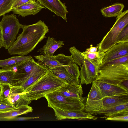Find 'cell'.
<instances>
[{
	"instance_id": "6da1fadb",
	"label": "cell",
	"mask_w": 128,
	"mask_h": 128,
	"mask_svg": "<svg viewBox=\"0 0 128 128\" xmlns=\"http://www.w3.org/2000/svg\"><path fill=\"white\" fill-rule=\"evenodd\" d=\"M22 33L19 34L16 40L8 49L10 55L25 56L32 52L38 44L46 38L49 32L48 27L44 22L40 20L34 24L22 25Z\"/></svg>"
},
{
	"instance_id": "7a4b0ae2",
	"label": "cell",
	"mask_w": 128,
	"mask_h": 128,
	"mask_svg": "<svg viewBox=\"0 0 128 128\" xmlns=\"http://www.w3.org/2000/svg\"><path fill=\"white\" fill-rule=\"evenodd\" d=\"M66 84L50 72L46 73L24 92L25 97L31 101L44 98L46 94L57 90Z\"/></svg>"
},
{
	"instance_id": "3957f363",
	"label": "cell",
	"mask_w": 128,
	"mask_h": 128,
	"mask_svg": "<svg viewBox=\"0 0 128 128\" xmlns=\"http://www.w3.org/2000/svg\"><path fill=\"white\" fill-rule=\"evenodd\" d=\"M95 81L126 87L128 84V63L99 67Z\"/></svg>"
},
{
	"instance_id": "277c9868",
	"label": "cell",
	"mask_w": 128,
	"mask_h": 128,
	"mask_svg": "<svg viewBox=\"0 0 128 128\" xmlns=\"http://www.w3.org/2000/svg\"><path fill=\"white\" fill-rule=\"evenodd\" d=\"M22 24L14 14L4 15L0 22L3 47L8 49L15 41Z\"/></svg>"
},
{
	"instance_id": "5b68a950",
	"label": "cell",
	"mask_w": 128,
	"mask_h": 128,
	"mask_svg": "<svg viewBox=\"0 0 128 128\" xmlns=\"http://www.w3.org/2000/svg\"><path fill=\"white\" fill-rule=\"evenodd\" d=\"M48 106L55 107L64 110L83 111L85 105L83 102L84 98H72L62 95L58 90L45 95Z\"/></svg>"
},
{
	"instance_id": "8992f818",
	"label": "cell",
	"mask_w": 128,
	"mask_h": 128,
	"mask_svg": "<svg viewBox=\"0 0 128 128\" xmlns=\"http://www.w3.org/2000/svg\"><path fill=\"white\" fill-rule=\"evenodd\" d=\"M116 20L110 30L97 45L98 50L104 53L117 43L118 36L122 30L128 25V10L117 16Z\"/></svg>"
},
{
	"instance_id": "52a82bcc",
	"label": "cell",
	"mask_w": 128,
	"mask_h": 128,
	"mask_svg": "<svg viewBox=\"0 0 128 128\" xmlns=\"http://www.w3.org/2000/svg\"><path fill=\"white\" fill-rule=\"evenodd\" d=\"M11 85L20 86L28 78L34 76L45 74L47 70L35 61L33 58L26 60L17 66Z\"/></svg>"
},
{
	"instance_id": "ba28073f",
	"label": "cell",
	"mask_w": 128,
	"mask_h": 128,
	"mask_svg": "<svg viewBox=\"0 0 128 128\" xmlns=\"http://www.w3.org/2000/svg\"><path fill=\"white\" fill-rule=\"evenodd\" d=\"M102 98L100 90L92 82L83 110L91 114H94L104 108L102 104Z\"/></svg>"
},
{
	"instance_id": "9c48e42d",
	"label": "cell",
	"mask_w": 128,
	"mask_h": 128,
	"mask_svg": "<svg viewBox=\"0 0 128 128\" xmlns=\"http://www.w3.org/2000/svg\"><path fill=\"white\" fill-rule=\"evenodd\" d=\"M80 68V77L81 84H90L96 79L98 67L86 58L79 65Z\"/></svg>"
},
{
	"instance_id": "30bf717a",
	"label": "cell",
	"mask_w": 128,
	"mask_h": 128,
	"mask_svg": "<svg viewBox=\"0 0 128 128\" xmlns=\"http://www.w3.org/2000/svg\"><path fill=\"white\" fill-rule=\"evenodd\" d=\"M52 108L54 110L57 120L66 119L96 120L98 118L97 117L84 112L82 110H64L55 107H52Z\"/></svg>"
},
{
	"instance_id": "8fae6325",
	"label": "cell",
	"mask_w": 128,
	"mask_h": 128,
	"mask_svg": "<svg viewBox=\"0 0 128 128\" xmlns=\"http://www.w3.org/2000/svg\"><path fill=\"white\" fill-rule=\"evenodd\" d=\"M128 55V42L117 43L104 53L102 63L100 65Z\"/></svg>"
},
{
	"instance_id": "7c38bea8",
	"label": "cell",
	"mask_w": 128,
	"mask_h": 128,
	"mask_svg": "<svg viewBox=\"0 0 128 128\" xmlns=\"http://www.w3.org/2000/svg\"><path fill=\"white\" fill-rule=\"evenodd\" d=\"M36 0L41 5L67 22L66 16L68 12L65 4L60 0Z\"/></svg>"
},
{
	"instance_id": "4fadbf2b",
	"label": "cell",
	"mask_w": 128,
	"mask_h": 128,
	"mask_svg": "<svg viewBox=\"0 0 128 128\" xmlns=\"http://www.w3.org/2000/svg\"><path fill=\"white\" fill-rule=\"evenodd\" d=\"M10 91L7 100L16 107L24 105H28L31 101L25 97L24 92L21 86H16L10 84Z\"/></svg>"
},
{
	"instance_id": "5bb4252c",
	"label": "cell",
	"mask_w": 128,
	"mask_h": 128,
	"mask_svg": "<svg viewBox=\"0 0 128 128\" xmlns=\"http://www.w3.org/2000/svg\"><path fill=\"white\" fill-rule=\"evenodd\" d=\"M101 91L103 98L108 96L128 94V90L120 85H114L98 82H93Z\"/></svg>"
},
{
	"instance_id": "9a60e30c",
	"label": "cell",
	"mask_w": 128,
	"mask_h": 128,
	"mask_svg": "<svg viewBox=\"0 0 128 128\" xmlns=\"http://www.w3.org/2000/svg\"><path fill=\"white\" fill-rule=\"evenodd\" d=\"M46 8L37 1H32L24 4L12 10L14 14L22 17L29 15H35L41 10Z\"/></svg>"
},
{
	"instance_id": "2e32d148",
	"label": "cell",
	"mask_w": 128,
	"mask_h": 128,
	"mask_svg": "<svg viewBox=\"0 0 128 128\" xmlns=\"http://www.w3.org/2000/svg\"><path fill=\"white\" fill-rule=\"evenodd\" d=\"M103 114L102 118L118 116L128 115V103L107 108H103L94 115Z\"/></svg>"
},
{
	"instance_id": "e0dca14e",
	"label": "cell",
	"mask_w": 128,
	"mask_h": 128,
	"mask_svg": "<svg viewBox=\"0 0 128 128\" xmlns=\"http://www.w3.org/2000/svg\"><path fill=\"white\" fill-rule=\"evenodd\" d=\"M33 110L32 108L28 105L18 107L7 112L0 113V121L14 120L18 116L32 112Z\"/></svg>"
},
{
	"instance_id": "ac0fdd59",
	"label": "cell",
	"mask_w": 128,
	"mask_h": 128,
	"mask_svg": "<svg viewBox=\"0 0 128 128\" xmlns=\"http://www.w3.org/2000/svg\"><path fill=\"white\" fill-rule=\"evenodd\" d=\"M58 90L63 95L69 98L80 99L82 97L83 91L82 84H66Z\"/></svg>"
},
{
	"instance_id": "d6986e66",
	"label": "cell",
	"mask_w": 128,
	"mask_h": 128,
	"mask_svg": "<svg viewBox=\"0 0 128 128\" xmlns=\"http://www.w3.org/2000/svg\"><path fill=\"white\" fill-rule=\"evenodd\" d=\"M64 45L62 41L56 40L53 38L49 36L46 41V43L43 47L39 50L38 52H40V54L54 56L55 52L58 48Z\"/></svg>"
},
{
	"instance_id": "ffe728a7",
	"label": "cell",
	"mask_w": 128,
	"mask_h": 128,
	"mask_svg": "<svg viewBox=\"0 0 128 128\" xmlns=\"http://www.w3.org/2000/svg\"><path fill=\"white\" fill-rule=\"evenodd\" d=\"M47 71L51 72L66 84L78 85L80 84V82L76 80L62 66L56 67Z\"/></svg>"
},
{
	"instance_id": "44dd1931",
	"label": "cell",
	"mask_w": 128,
	"mask_h": 128,
	"mask_svg": "<svg viewBox=\"0 0 128 128\" xmlns=\"http://www.w3.org/2000/svg\"><path fill=\"white\" fill-rule=\"evenodd\" d=\"M32 58V56H20L0 60V67L3 69H13L24 62Z\"/></svg>"
},
{
	"instance_id": "7402d4cb",
	"label": "cell",
	"mask_w": 128,
	"mask_h": 128,
	"mask_svg": "<svg viewBox=\"0 0 128 128\" xmlns=\"http://www.w3.org/2000/svg\"><path fill=\"white\" fill-rule=\"evenodd\" d=\"M128 103V94L108 96L102 99L104 108H107Z\"/></svg>"
},
{
	"instance_id": "603a6c76",
	"label": "cell",
	"mask_w": 128,
	"mask_h": 128,
	"mask_svg": "<svg viewBox=\"0 0 128 128\" xmlns=\"http://www.w3.org/2000/svg\"><path fill=\"white\" fill-rule=\"evenodd\" d=\"M34 57L38 60L37 63L47 70L56 67L62 66L55 56L43 55L34 56Z\"/></svg>"
},
{
	"instance_id": "cb8c5ba5",
	"label": "cell",
	"mask_w": 128,
	"mask_h": 128,
	"mask_svg": "<svg viewBox=\"0 0 128 128\" xmlns=\"http://www.w3.org/2000/svg\"><path fill=\"white\" fill-rule=\"evenodd\" d=\"M124 8V5L123 4H116L102 9L101 12L106 18L117 17L122 12Z\"/></svg>"
},
{
	"instance_id": "d4e9b609",
	"label": "cell",
	"mask_w": 128,
	"mask_h": 128,
	"mask_svg": "<svg viewBox=\"0 0 128 128\" xmlns=\"http://www.w3.org/2000/svg\"><path fill=\"white\" fill-rule=\"evenodd\" d=\"M83 56L94 65L98 67L101 64L104 53L98 50L96 52L86 53L82 52Z\"/></svg>"
},
{
	"instance_id": "484cf974",
	"label": "cell",
	"mask_w": 128,
	"mask_h": 128,
	"mask_svg": "<svg viewBox=\"0 0 128 128\" xmlns=\"http://www.w3.org/2000/svg\"><path fill=\"white\" fill-rule=\"evenodd\" d=\"M16 72L13 69L0 70V84H11Z\"/></svg>"
},
{
	"instance_id": "4316f807",
	"label": "cell",
	"mask_w": 128,
	"mask_h": 128,
	"mask_svg": "<svg viewBox=\"0 0 128 128\" xmlns=\"http://www.w3.org/2000/svg\"><path fill=\"white\" fill-rule=\"evenodd\" d=\"M77 81L80 82V75L79 67L74 62L67 66H62Z\"/></svg>"
},
{
	"instance_id": "83f0119b",
	"label": "cell",
	"mask_w": 128,
	"mask_h": 128,
	"mask_svg": "<svg viewBox=\"0 0 128 128\" xmlns=\"http://www.w3.org/2000/svg\"><path fill=\"white\" fill-rule=\"evenodd\" d=\"M16 0H0V16L12 11V7Z\"/></svg>"
},
{
	"instance_id": "f1b7e54d",
	"label": "cell",
	"mask_w": 128,
	"mask_h": 128,
	"mask_svg": "<svg viewBox=\"0 0 128 128\" xmlns=\"http://www.w3.org/2000/svg\"><path fill=\"white\" fill-rule=\"evenodd\" d=\"M17 107L2 96L0 97V113L7 112Z\"/></svg>"
},
{
	"instance_id": "f546056e",
	"label": "cell",
	"mask_w": 128,
	"mask_h": 128,
	"mask_svg": "<svg viewBox=\"0 0 128 128\" xmlns=\"http://www.w3.org/2000/svg\"><path fill=\"white\" fill-rule=\"evenodd\" d=\"M127 63H128V55L109 61L100 65L99 67L116 65Z\"/></svg>"
},
{
	"instance_id": "4dcf8cb0",
	"label": "cell",
	"mask_w": 128,
	"mask_h": 128,
	"mask_svg": "<svg viewBox=\"0 0 128 128\" xmlns=\"http://www.w3.org/2000/svg\"><path fill=\"white\" fill-rule=\"evenodd\" d=\"M45 74H37L31 76L28 78L20 86L22 88L24 92L28 88L36 82Z\"/></svg>"
},
{
	"instance_id": "1f68e13d",
	"label": "cell",
	"mask_w": 128,
	"mask_h": 128,
	"mask_svg": "<svg viewBox=\"0 0 128 128\" xmlns=\"http://www.w3.org/2000/svg\"><path fill=\"white\" fill-rule=\"evenodd\" d=\"M128 42V25L125 27L120 33L117 43Z\"/></svg>"
},
{
	"instance_id": "d6a6232c",
	"label": "cell",
	"mask_w": 128,
	"mask_h": 128,
	"mask_svg": "<svg viewBox=\"0 0 128 128\" xmlns=\"http://www.w3.org/2000/svg\"><path fill=\"white\" fill-rule=\"evenodd\" d=\"M106 120L128 122V115L116 116L105 118Z\"/></svg>"
},
{
	"instance_id": "836d02e7",
	"label": "cell",
	"mask_w": 128,
	"mask_h": 128,
	"mask_svg": "<svg viewBox=\"0 0 128 128\" xmlns=\"http://www.w3.org/2000/svg\"><path fill=\"white\" fill-rule=\"evenodd\" d=\"M0 84L2 85L3 87L2 93L1 96L6 99L8 97L9 95L10 91V84Z\"/></svg>"
},
{
	"instance_id": "e575fe53",
	"label": "cell",
	"mask_w": 128,
	"mask_h": 128,
	"mask_svg": "<svg viewBox=\"0 0 128 128\" xmlns=\"http://www.w3.org/2000/svg\"><path fill=\"white\" fill-rule=\"evenodd\" d=\"M32 1V0H16L14 2L12 8H14L22 6L25 4Z\"/></svg>"
},
{
	"instance_id": "d590c367",
	"label": "cell",
	"mask_w": 128,
	"mask_h": 128,
	"mask_svg": "<svg viewBox=\"0 0 128 128\" xmlns=\"http://www.w3.org/2000/svg\"><path fill=\"white\" fill-rule=\"evenodd\" d=\"M98 51V46L97 45L96 47L92 46L87 49L84 52L86 53L96 52Z\"/></svg>"
},
{
	"instance_id": "8d00e7d4",
	"label": "cell",
	"mask_w": 128,
	"mask_h": 128,
	"mask_svg": "<svg viewBox=\"0 0 128 128\" xmlns=\"http://www.w3.org/2000/svg\"><path fill=\"white\" fill-rule=\"evenodd\" d=\"M39 117H21L18 118H15L14 120H28L31 119H37L39 118Z\"/></svg>"
},
{
	"instance_id": "74e56055",
	"label": "cell",
	"mask_w": 128,
	"mask_h": 128,
	"mask_svg": "<svg viewBox=\"0 0 128 128\" xmlns=\"http://www.w3.org/2000/svg\"><path fill=\"white\" fill-rule=\"evenodd\" d=\"M3 90V87L2 85L0 84V97L2 96V94Z\"/></svg>"
},
{
	"instance_id": "f35d334b",
	"label": "cell",
	"mask_w": 128,
	"mask_h": 128,
	"mask_svg": "<svg viewBox=\"0 0 128 128\" xmlns=\"http://www.w3.org/2000/svg\"><path fill=\"white\" fill-rule=\"evenodd\" d=\"M2 37L1 31L0 30V43H2Z\"/></svg>"
},
{
	"instance_id": "ab89813d",
	"label": "cell",
	"mask_w": 128,
	"mask_h": 128,
	"mask_svg": "<svg viewBox=\"0 0 128 128\" xmlns=\"http://www.w3.org/2000/svg\"><path fill=\"white\" fill-rule=\"evenodd\" d=\"M3 47V45L2 43H0V49Z\"/></svg>"
},
{
	"instance_id": "60d3db41",
	"label": "cell",
	"mask_w": 128,
	"mask_h": 128,
	"mask_svg": "<svg viewBox=\"0 0 128 128\" xmlns=\"http://www.w3.org/2000/svg\"><path fill=\"white\" fill-rule=\"evenodd\" d=\"M32 0V1H36V0Z\"/></svg>"
}]
</instances>
